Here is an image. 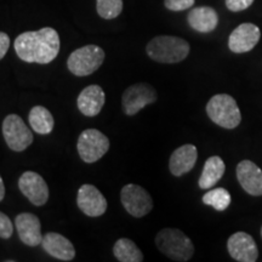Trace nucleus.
<instances>
[{
    "instance_id": "2eb2a0df",
    "label": "nucleus",
    "mask_w": 262,
    "mask_h": 262,
    "mask_svg": "<svg viewBox=\"0 0 262 262\" xmlns=\"http://www.w3.org/2000/svg\"><path fill=\"white\" fill-rule=\"evenodd\" d=\"M237 179L242 188L250 195H262V170L251 160H242L237 165Z\"/></svg>"
},
{
    "instance_id": "ddd939ff",
    "label": "nucleus",
    "mask_w": 262,
    "mask_h": 262,
    "mask_svg": "<svg viewBox=\"0 0 262 262\" xmlns=\"http://www.w3.org/2000/svg\"><path fill=\"white\" fill-rule=\"evenodd\" d=\"M77 204L86 216L98 217L107 210V201L93 185H83L78 191Z\"/></svg>"
},
{
    "instance_id": "f8f14e48",
    "label": "nucleus",
    "mask_w": 262,
    "mask_h": 262,
    "mask_svg": "<svg viewBox=\"0 0 262 262\" xmlns=\"http://www.w3.org/2000/svg\"><path fill=\"white\" fill-rule=\"evenodd\" d=\"M228 253L238 262H255L258 257V249L250 234L237 232L228 238Z\"/></svg>"
},
{
    "instance_id": "7ed1b4c3",
    "label": "nucleus",
    "mask_w": 262,
    "mask_h": 262,
    "mask_svg": "<svg viewBox=\"0 0 262 262\" xmlns=\"http://www.w3.org/2000/svg\"><path fill=\"white\" fill-rule=\"evenodd\" d=\"M157 248L173 261L185 262L194 254V247L187 235L178 228H164L156 237Z\"/></svg>"
},
{
    "instance_id": "b1692460",
    "label": "nucleus",
    "mask_w": 262,
    "mask_h": 262,
    "mask_svg": "<svg viewBox=\"0 0 262 262\" xmlns=\"http://www.w3.org/2000/svg\"><path fill=\"white\" fill-rule=\"evenodd\" d=\"M97 14L104 19H113L123 11V0H96Z\"/></svg>"
},
{
    "instance_id": "9b49d317",
    "label": "nucleus",
    "mask_w": 262,
    "mask_h": 262,
    "mask_svg": "<svg viewBox=\"0 0 262 262\" xmlns=\"http://www.w3.org/2000/svg\"><path fill=\"white\" fill-rule=\"evenodd\" d=\"M261 38V31L254 24L239 25L228 38V48L234 54H244L256 47Z\"/></svg>"
},
{
    "instance_id": "bb28decb",
    "label": "nucleus",
    "mask_w": 262,
    "mask_h": 262,
    "mask_svg": "<svg viewBox=\"0 0 262 262\" xmlns=\"http://www.w3.org/2000/svg\"><path fill=\"white\" fill-rule=\"evenodd\" d=\"M254 3V0H226V6L233 12H239L247 10Z\"/></svg>"
},
{
    "instance_id": "cd10ccee",
    "label": "nucleus",
    "mask_w": 262,
    "mask_h": 262,
    "mask_svg": "<svg viewBox=\"0 0 262 262\" xmlns=\"http://www.w3.org/2000/svg\"><path fill=\"white\" fill-rule=\"evenodd\" d=\"M10 48V38L4 32H0V60L5 56Z\"/></svg>"
},
{
    "instance_id": "0eeeda50",
    "label": "nucleus",
    "mask_w": 262,
    "mask_h": 262,
    "mask_svg": "<svg viewBox=\"0 0 262 262\" xmlns=\"http://www.w3.org/2000/svg\"><path fill=\"white\" fill-rule=\"evenodd\" d=\"M3 136L9 148L15 152L27 149L33 142V134L17 114H9L3 122Z\"/></svg>"
},
{
    "instance_id": "412c9836",
    "label": "nucleus",
    "mask_w": 262,
    "mask_h": 262,
    "mask_svg": "<svg viewBox=\"0 0 262 262\" xmlns=\"http://www.w3.org/2000/svg\"><path fill=\"white\" fill-rule=\"evenodd\" d=\"M29 125L39 135H48L54 130L55 120L50 111L42 106L33 107L28 116Z\"/></svg>"
},
{
    "instance_id": "4be33fe9",
    "label": "nucleus",
    "mask_w": 262,
    "mask_h": 262,
    "mask_svg": "<svg viewBox=\"0 0 262 262\" xmlns=\"http://www.w3.org/2000/svg\"><path fill=\"white\" fill-rule=\"evenodd\" d=\"M113 254L120 262H142L143 254L129 238L118 239L113 247Z\"/></svg>"
},
{
    "instance_id": "9d476101",
    "label": "nucleus",
    "mask_w": 262,
    "mask_h": 262,
    "mask_svg": "<svg viewBox=\"0 0 262 262\" xmlns=\"http://www.w3.org/2000/svg\"><path fill=\"white\" fill-rule=\"evenodd\" d=\"M18 188L35 206L45 205L49 201V187L45 180L34 171H26L18 180Z\"/></svg>"
},
{
    "instance_id": "393cba45",
    "label": "nucleus",
    "mask_w": 262,
    "mask_h": 262,
    "mask_svg": "<svg viewBox=\"0 0 262 262\" xmlns=\"http://www.w3.org/2000/svg\"><path fill=\"white\" fill-rule=\"evenodd\" d=\"M12 233H14V225L11 220L4 212L0 211V238L9 239L11 238Z\"/></svg>"
},
{
    "instance_id": "4468645a",
    "label": "nucleus",
    "mask_w": 262,
    "mask_h": 262,
    "mask_svg": "<svg viewBox=\"0 0 262 262\" xmlns=\"http://www.w3.org/2000/svg\"><path fill=\"white\" fill-rule=\"evenodd\" d=\"M15 226L21 242L27 247H38L41 244V225L39 219L31 212H22L16 216Z\"/></svg>"
},
{
    "instance_id": "f3484780",
    "label": "nucleus",
    "mask_w": 262,
    "mask_h": 262,
    "mask_svg": "<svg viewBox=\"0 0 262 262\" xmlns=\"http://www.w3.org/2000/svg\"><path fill=\"white\" fill-rule=\"evenodd\" d=\"M106 95L100 85H89L78 96V108L84 116L96 117L104 106Z\"/></svg>"
},
{
    "instance_id": "f03ea898",
    "label": "nucleus",
    "mask_w": 262,
    "mask_h": 262,
    "mask_svg": "<svg viewBox=\"0 0 262 262\" xmlns=\"http://www.w3.org/2000/svg\"><path fill=\"white\" fill-rule=\"evenodd\" d=\"M189 44L185 39L172 35H159L147 44V55L159 63H179L188 56Z\"/></svg>"
},
{
    "instance_id": "20e7f679",
    "label": "nucleus",
    "mask_w": 262,
    "mask_h": 262,
    "mask_svg": "<svg viewBox=\"0 0 262 262\" xmlns=\"http://www.w3.org/2000/svg\"><path fill=\"white\" fill-rule=\"evenodd\" d=\"M206 113L211 122L224 129H234L242 122V114L237 102L227 94L212 96L206 104Z\"/></svg>"
},
{
    "instance_id": "f257e3e1",
    "label": "nucleus",
    "mask_w": 262,
    "mask_h": 262,
    "mask_svg": "<svg viewBox=\"0 0 262 262\" xmlns=\"http://www.w3.org/2000/svg\"><path fill=\"white\" fill-rule=\"evenodd\" d=\"M15 51L27 63L48 64L60 52V37L54 28L45 27L39 31L25 32L15 40Z\"/></svg>"
},
{
    "instance_id": "1a4fd4ad",
    "label": "nucleus",
    "mask_w": 262,
    "mask_h": 262,
    "mask_svg": "<svg viewBox=\"0 0 262 262\" xmlns=\"http://www.w3.org/2000/svg\"><path fill=\"white\" fill-rule=\"evenodd\" d=\"M120 199L125 210L136 219L146 216L153 209V201L149 193L134 183L124 186L120 192Z\"/></svg>"
},
{
    "instance_id": "aec40b11",
    "label": "nucleus",
    "mask_w": 262,
    "mask_h": 262,
    "mask_svg": "<svg viewBox=\"0 0 262 262\" xmlns=\"http://www.w3.org/2000/svg\"><path fill=\"white\" fill-rule=\"evenodd\" d=\"M226 165L220 157L214 156L206 160L203 168V172L199 179V187L202 189H210L224 176Z\"/></svg>"
},
{
    "instance_id": "dca6fc26",
    "label": "nucleus",
    "mask_w": 262,
    "mask_h": 262,
    "mask_svg": "<svg viewBox=\"0 0 262 262\" xmlns=\"http://www.w3.org/2000/svg\"><path fill=\"white\" fill-rule=\"evenodd\" d=\"M41 245L50 256L61 261H72L75 257V249L70 239L60 233L49 232L42 237Z\"/></svg>"
},
{
    "instance_id": "6ab92c4d",
    "label": "nucleus",
    "mask_w": 262,
    "mask_h": 262,
    "mask_svg": "<svg viewBox=\"0 0 262 262\" xmlns=\"http://www.w3.org/2000/svg\"><path fill=\"white\" fill-rule=\"evenodd\" d=\"M188 25L199 33H210L217 27V12L210 6H199L189 11L187 16Z\"/></svg>"
},
{
    "instance_id": "39448f33",
    "label": "nucleus",
    "mask_w": 262,
    "mask_h": 262,
    "mask_svg": "<svg viewBox=\"0 0 262 262\" xmlns=\"http://www.w3.org/2000/svg\"><path fill=\"white\" fill-rule=\"evenodd\" d=\"M103 61V49L97 45H86L72 52L67 60V67L77 77H86L96 72Z\"/></svg>"
},
{
    "instance_id": "a211bd4d",
    "label": "nucleus",
    "mask_w": 262,
    "mask_h": 262,
    "mask_svg": "<svg viewBox=\"0 0 262 262\" xmlns=\"http://www.w3.org/2000/svg\"><path fill=\"white\" fill-rule=\"evenodd\" d=\"M196 158H198V150L196 147L193 145H183L179 147L172 152L169 160L170 172L173 176L185 175L194 168Z\"/></svg>"
},
{
    "instance_id": "6e6552de",
    "label": "nucleus",
    "mask_w": 262,
    "mask_h": 262,
    "mask_svg": "<svg viewBox=\"0 0 262 262\" xmlns=\"http://www.w3.org/2000/svg\"><path fill=\"white\" fill-rule=\"evenodd\" d=\"M157 91L152 85L147 83H137L131 85L123 93L122 107L126 116H135L148 104L157 101Z\"/></svg>"
},
{
    "instance_id": "c85d7f7f",
    "label": "nucleus",
    "mask_w": 262,
    "mask_h": 262,
    "mask_svg": "<svg viewBox=\"0 0 262 262\" xmlns=\"http://www.w3.org/2000/svg\"><path fill=\"white\" fill-rule=\"evenodd\" d=\"M5 196V186H4V181H3L2 176H0V202L4 199Z\"/></svg>"
},
{
    "instance_id": "a878e982",
    "label": "nucleus",
    "mask_w": 262,
    "mask_h": 262,
    "mask_svg": "<svg viewBox=\"0 0 262 262\" xmlns=\"http://www.w3.org/2000/svg\"><path fill=\"white\" fill-rule=\"evenodd\" d=\"M195 0H164V5L171 11H183L192 8Z\"/></svg>"
},
{
    "instance_id": "c756f323",
    "label": "nucleus",
    "mask_w": 262,
    "mask_h": 262,
    "mask_svg": "<svg viewBox=\"0 0 262 262\" xmlns=\"http://www.w3.org/2000/svg\"><path fill=\"white\" fill-rule=\"evenodd\" d=\"M261 237H262V227H261Z\"/></svg>"
},
{
    "instance_id": "423d86ee",
    "label": "nucleus",
    "mask_w": 262,
    "mask_h": 262,
    "mask_svg": "<svg viewBox=\"0 0 262 262\" xmlns=\"http://www.w3.org/2000/svg\"><path fill=\"white\" fill-rule=\"evenodd\" d=\"M78 153L85 163H96L110 149V140L96 129L84 130L77 143Z\"/></svg>"
},
{
    "instance_id": "5701e85b",
    "label": "nucleus",
    "mask_w": 262,
    "mask_h": 262,
    "mask_svg": "<svg viewBox=\"0 0 262 262\" xmlns=\"http://www.w3.org/2000/svg\"><path fill=\"white\" fill-rule=\"evenodd\" d=\"M203 203L209 206H212L215 210L217 211H224L231 205L232 196L229 194V192L226 188L219 187L210 189L203 195Z\"/></svg>"
}]
</instances>
